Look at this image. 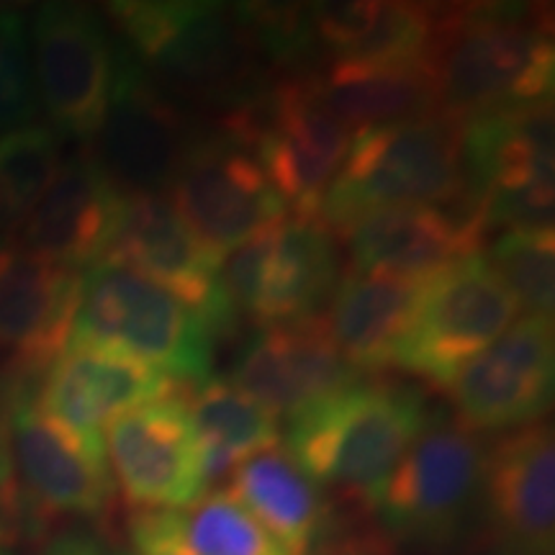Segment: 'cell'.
Returning <instances> with one entry per match:
<instances>
[{"label":"cell","mask_w":555,"mask_h":555,"mask_svg":"<svg viewBox=\"0 0 555 555\" xmlns=\"http://www.w3.org/2000/svg\"><path fill=\"white\" fill-rule=\"evenodd\" d=\"M427 69L440 114L457 124L547 103L555 80L551 13L525 3L437 9Z\"/></svg>","instance_id":"6da1fadb"},{"label":"cell","mask_w":555,"mask_h":555,"mask_svg":"<svg viewBox=\"0 0 555 555\" xmlns=\"http://www.w3.org/2000/svg\"><path fill=\"white\" fill-rule=\"evenodd\" d=\"M425 422V397L416 386L358 380L286 420L283 448L319 486L373 509Z\"/></svg>","instance_id":"7a4b0ae2"},{"label":"cell","mask_w":555,"mask_h":555,"mask_svg":"<svg viewBox=\"0 0 555 555\" xmlns=\"http://www.w3.org/2000/svg\"><path fill=\"white\" fill-rule=\"evenodd\" d=\"M463 196V124L435 114L352 137L319 206V221L343 237L386 208L455 206Z\"/></svg>","instance_id":"3957f363"},{"label":"cell","mask_w":555,"mask_h":555,"mask_svg":"<svg viewBox=\"0 0 555 555\" xmlns=\"http://www.w3.org/2000/svg\"><path fill=\"white\" fill-rule=\"evenodd\" d=\"M108 16L139 65L172 95L227 103L253 99L258 52L237 13L201 0H124Z\"/></svg>","instance_id":"277c9868"},{"label":"cell","mask_w":555,"mask_h":555,"mask_svg":"<svg viewBox=\"0 0 555 555\" xmlns=\"http://www.w3.org/2000/svg\"><path fill=\"white\" fill-rule=\"evenodd\" d=\"M214 337L196 309L121 262L101 260L82 273L69 343L127 352L176 384L211 378Z\"/></svg>","instance_id":"5b68a950"},{"label":"cell","mask_w":555,"mask_h":555,"mask_svg":"<svg viewBox=\"0 0 555 555\" xmlns=\"http://www.w3.org/2000/svg\"><path fill=\"white\" fill-rule=\"evenodd\" d=\"M219 127L255 152L294 217L319 219V206L350 150L352 131L327 106L317 75L286 73L245 106L224 114Z\"/></svg>","instance_id":"8992f818"},{"label":"cell","mask_w":555,"mask_h":555,"mask_svg":"<svg viewBox=\"0 0 555 555\" xmlns=\"http://www.w3.org/2000/svg\"><path fill=\"white\" fill-rule=\"evenodd\" d=\"M463 204L489 229H553V103L463 124Z\"/></svg>","instance_id":"52a82bcc"},{"label":"cell","mask_w":555,"mask_h":555,"mask_svg":"<svg viewBox=\"0 0 555 555\" xmlns=\"http://www.w3.org/2000/svg\"><path fill=\"white\" fill-rule=\"evenodd\" d=\"M483 455L476 433L455 420H427L391 470L373 509L401 543L446 547L478 509Z\"/></svg>","instance_id":"ba28073f"},{"label":"cell","mask_w":555,"mask_h":555,"mask_svg":"<svg viewBox=\"0 0 555 555\" xmlns=\"http://www.w3.org/2000/svg\"><path fill=\"white\" fill-rule=\"evenodd\" d=\"M337 281V237L319 219L294 214L221 258V286L229 301L262 330L319 317Z\"/></svg>","instance_id":"9c48e42d"},{"label":"cell","mask_w":555,"mask_h":555,"mask_svg":"<svg viewBox=\"0 0 555 555\" xmlns=\"http://www.w3.org/2000/svg\"><path fill=\"white\" fill-rule=\"evenodd\" d=\"M519 304L483 255L457 262L422 283L414 317L391 365L448 388L470 360L519 317Z\"/></svg>","instance_id":"30bf717a"},{"label":"cell","mask_w":555,"mask_h":555,"mask_svg":"<svg viewBox=\"0 0 555 555\" xmlns=\"http://www.w3.org/2000/svg\"><path fill=\"white\" fill-rule=\"evenodd\" d=\"M165 193L180 219L219 258L288 214L255 152L221 127L196 134Z\"/></svg>","instance_id":"8fae6325"},{"label":"cell","mask_w":555,"mask_h":555,"mask_svg":"<svg viewBox=\"0 0 555 555\" xmlns=\"http://www.w3.org/2000/svg\"><path fill=\"white\" fill-rule=\"evenodd\" d=\"M11 461L31 538L60 519H101L114 502L103 440L75 433L34 406L31 397L11 412Z\"/></svg>","instance_id":"7c38bea8"},{"label":"cell","mask_w":555,"mask_h":555,"mask_svg":"<svg viewBox=\"0 0 555 555\" xmlns=\"http://www.w3.org/2000/svg\"><path fill=\"white\" fill-rule=\"evenodd\" d=\"M39 111L57 137L93 139L106 119L116 73V41L95 11L47 3L29 26Z\"/></svg>","instance_id":"4fadbf2b"},{"label":"cell","mask_w":555,"mask_h":555,"mask_svg":"<svg viewBox=\"0 0 555 555\" xmlns=\"http://www.w3.org/2000/svg\"><path fill=\"white\" fill-rule=\"evenodd\" d=\"M90 155L101 163L119 189L131 193H163L196 139L189 116L121 41H116L114 90L106 119Z\"/></svg>","instance_id":"5bb4252c"},{"label":"cell","mask_w":555,"mask_h":555,"mask_svg":"<svg viewBox=\"0 0 555 555\" xmlns=\"http://www.w3.org/2000/svg\"><path fill=\"white\" fill-rule=\"evenodd\" d=\"M103 450L111 478L137 512L185 509L206 494L204 450L180 397L111 420L103 429Z\"/></svg>","instance_id":"9a60e30c"},{"label":"cell","mask_w":555,"mask_h":555,"mask_svg":"<svg viewBox=\"0 0 555 555\" xmlns=\"http://www.w3.org/2000/svg\"><path fill=\"white\" fill-rule=\"evenodd\" d=\"M553 319L527 314L448 384L455 422L470 433L535 425L553 401Z\"/></svg>","instance_id":"2e32d148"},{"label":"cell","mask_w":555,"mask_h":555,"mask_svg":"<svg viewBox=\"0 0 555 555\" xmlns=\"http://www.w3.org/2000/svg\"><path fill=\"white\" fill-rule=\"evenodd\" d=\"M185 301L204 317L214 337L229 335L237 309L221 286V258L180 219L163 193H131L108 258Z\"/></svg>","instance_id":"e0dca14e"},{"label":"cell","mask_w":555,"mask_h":555,"mask_svg":"<svg viewBox=\"0 0 555 555\" xmlns=\"http://www.w3.org/2000/svg\"><path fill=\"white\" fill-rule=\"evenodd\" d=\"M478 509L504 555H553L555 440L551 425L509 429L486 448Z\"/></svg>","instance_id":"ac0fdd59"},{"label":"cell","mask_w":555,"mask_h":555,"mask_svg":"<svg viewBox=\"0 0 555 555\" xmlns=\"http://www.w3.org/2000/svg\"><path fill=\"white\" fill-rule=\"evenodd\" d=\"M180 384L127 352L90 343H67L41 371L31 401L75 433L103 440L111 420L168 399Z\"/></svg>","instance_id":"d6986e66"},{"label":"cell","mask_w":555,"mask_h":555,"mask_svg":"<svg viewBox=\"0 0 555 555\" xmlns=\"http://www.w3.org/2000/svg\"><path fill=\"white\" fill-rule=\"evenodd\" d=\"M127 193L90 152L62 159L57 176L9 242L62 268L86 273L108 258Z\"/></svg>","instance_id":"ffe728a7"},{"label":"cell","mask_w":555,"mask_h":555,"mask_svg":"<svg viewBox=\"0 0 555 555\" xmlns=\"http://www.w3.org/2000/svg\"><path fill=\"white\" fill-rule=\"evenodd\" d=\"M82 273L16 242L0 245V360L39 378L65 350L80 301Z\"/></svg>","instance_id":"44dd1931"},{"label":"cell","mask_w":555,"mask_h":555,"mask_svg":"<svg viewBox=\"0 0 555 555\" xmlns=\"http://www.w3.org/2000/svg\"><path fill=\"white\" fill-rule=\"evenodd\" d=\"M486 227L474 208L399 206L371 214L343 234L352 273L427 281L481 255Z\"/></svg>","instance_id":"7402d4cb"},{"label":"cell","mask_w":555,"mask_h":555,"mask_svg":"<svg viewBox=\"0 0 555 555\" xmlns=\"http://www.w3.org/2000/svg\"><path fill=\"white\" fill-rule=\"evenodd\" d=\"M358 373L332 345L322 317L262 330L249 339L234 365L242 391L275 420H291L304 409L356 386Z\"/></svg>","instance_id":"603a6c76"},{"label":"cell","mask_w":555,"mask_h":555,"mask_svg":"<svg viewBox=\"0 0 555 555\" xmlns=\"http://www.w3.org/2000/svg\"><path fill=\"white\" fill-rule=\"evenodd\" d=\"M422 283L352 270L339 278L322 322L339 356L358 373H378L391 365L414 317Z\"/></svg>","instance_id":"cb8c5ba5"},{"label":"cell","mask_w":555,"mask_h":555,"mask_svg":"<svg viewBox=\"0 0 555 555\" xmlns=\"http://www.w3.org/2000/svg\"><path fill=\"white\" fill-rule=\"evenodd\" d=\"M229 491L288 555H317L330 527L322 486L283 446L242 461L227 478Z\"/></svg>","instance_id":"d4e9b609"},{"label":"cell","mask_w":555,"mask_h":555,"mask_svg":"<svg viewBox=\"0 0 555 555\" xmlns=\"http://www.w3.org/2000/svg\"><path fill=\"white\" fill-rule=\"evenodd\" d=\"M435 16L422 3L311 5L319 57L363 65H427Z\"/></svg>","instance_id":"484cf974"},{"label":"cell","mask_w":555,"mask_h":555,"mask_svg":"<svg viewBox=\"0 0 555 555\" xmlns=\"http://www.w3.org/2000/svg\"><path fill=\"white\" fill-rule=\"evenodd\" d=\"M317 80L327 106L352 137L440 114L427 65L330 62Z\"/></svg>","instance_id":"4316f807"},{"label":"cell","mask_w":555,"mask_h":555,"mask_svg":"<svg viewBox=\"0 0 555 555\" xmlns=\"http://www.w3.org/2000/svg\"><path fill=\"white\" fill-rule=\"evenodd\" d=\"M201 450L206 481L229 478L242 461L281 446V425L266 406L227 378H206L185 401Z\"/></svg>","instance_id":"83f0119b"},{"label":"cell","mask_w":555,"mask_h":555,"mask_svg":"<svg viewBox=\"0 0 555 555\" xmlns=\"http://www.w3.org/2000/svg\"><path fill=\"white\" fill-rule=\"evenodd\" d=\"M168 535L189 555H288L229 491H206L185 509L159 512Z\"/></svg>","instance_id":"f1b7e54d"},{"label":"cell","mask_w":555,"mask_h":555,"mask_svg":"<svg viewBox=\"0 0 555 555\" xmlns=\"http://www.w3.org/2000/svg\"><path fill=\"white\" fill-rule=\"evenodd\" d=\"M62 165V142L50 127L0 134V237H13Z\"/></svg>","instance_id":"f546056e"},{"label":"cell","mask_w":555,"mask_h":555,"mask_svg":"<svg viewBox=\"0 0 555 555\" xmlns=\"http://www.w3.org/2000/svg\"><path fill=\"white\" fill-rule=\"evenodd\" d=\"M489 268L512 291L527 314L553 319L555 240L553 229H509L489 249Z\"/></svg>","instance_id":"4dcf8cb0"},{"label":"cell","mask_w":555,"mask_h":555,"mask_svg":"<svg viewBox=\"0 0 555 555\" xmlns=\"http://www.w3.org/2000/svg\"><path fill=\"white\" fill-rule=\"evenodd\" d=\"M37 114L29 21L21 11L0 9V134L31 127Z\"/></svg>","instance_id":"1f68e13d"},{"label":"cell","mask_w":555,"mask_h":555,"mask_svg":"<svg viewBox=\"0 0 555 555\" xmlns=\"http://www.w3.org/2000/svg\"><path fill=\"white\" fill-rule=\"evenodd\" d=\"M34 386H37V378L9 371V367L0 371V494L16 486L11 461V412L16 401L31 397Z\"/></svg>","instance_id":"d6a6232c"},{"label":"cell","mask_w":555,"mask_h":555,"mask_svg":"<svg viewBox=\"0 0 555 555\" xmlns=\"http://www.w3.org/2000/svg\"><path fill=\"white\" fill-rule=\"evenodd\" d=\"M129 538L137 555H189L168 535L159 512H134L129 519Z\"/></svg>","instance_id":"836d02e7"},{"label":"cell","mask_w":555,"mask_h":555,"mask_svg":"<svg viewBox=\"0 0 555 555\" xmlns=\"http://www.w3.org/2000/svg\"><path fill=\"white\" fill-rule=\"evenodd\" d=\"M24 538H31V527L16 483L13 489L0 494V547L18 543Z\"/></svg>","instance_id":"e575fe53"},{"label":"cell","mask_w":555,"mask_h":555,"mask_svg":"<svg viewBox=\"0 0 555 555\" xmlns=\"http://www.w3.org/2000/svg\"><path fill=\"white\" fill-rule=\"evenodd\" d=\"M0 555H9V553H3V551H0Z\"/></svg>","instance_id":"d590c367"}]
</instances>
